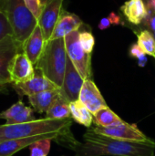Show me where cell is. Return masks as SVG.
<instances>
[{
    "label": "cell",
    "instance_id": "6da1fadb",
    "mask_svg": "<svg viewBox=\"0 0 155 156\" xmlns=\"http://www.w3.org/2000/svg\"><path fill=\"white\" fill-rule=\"evenodd\" d=\"M75 156H154L155 142L140 143L111 138L89 128L83 143L75 148Z\"/></svg>",
    "mask_w": 155,
    "mask_h": 156
},
{
    "label": "cell",
    "instance_id": "7a4b0ae2",
    "mask_svg": "<svg viewBox=\"0 0 155 156\" xmlns=\"http://www.w3.org/2000/svg\"><path fill=\"white\" fill-rule=\"evenodd\" d=\"M73 120L38 119L19 124H0V142L35 135H49L56 139L70 132Z\"/></svg>",
    "mask_w": 155,
    "mask_h": 156
},
{
    "label": "cell",
    "instance_id": "3957f363",
    "mask_svg": "<svg viewBox=\"0 0 155 156\" xmlns=\"http://www.w3.org/2000/svg\"><path fill=\"white\" fill-rule=\"evenodd\" d=\"M68 55L64 38L50 39L47 42L45 49L35 65L49 80L56 84L59 89L62 86Z\"/></svg>",
    "mask_w": 155,
    "mask_h": 156
},
{
    "label": "cell",
    "instance_id": "277c9868",
    "mask_svg": "<svg viewBox=\"0 0 155 156\" xmlns=\"http://www.w3.org/2000/svg\"><path fill=\"white\" fill-rule=\"evenodd\" d=\"M0 9L5 15L14 37L23 44L38 25L37 19L26 6L24 0H0Z\"/></svg>",
    "mask_w": 155,
    "mask_h": 156
},
{
    "label": "cell",
    "instance_id": "5b68a950",
    "mask_svg": "<svg viewBox=\"0 0 155 156\" xmlns=\"http://www.w3.org/2000/svg\"><path fill=\"white\" fill-rule=\"evenodd\" d=\"M67 55L80 76L86 80L91 79V54L85 52L79 42V30L67 35L65 37Z\"/></svg>",
    "mask_w": 155,
    "mask_h": 156
},
{
    "label": "cell",
    "instance_id": "8992f818",
    "mask_svg": "<svg viewBox=\"0 0 155 156\" xmlns=\"http://www.w3.org/2000/svg\"><path fill=\"white\" fill-rule=\"evenodd\" d=\"M91 128L94 132L98 133L115 139L131 141V142H140V143H146V142L153 141V139L145 135L137 127L136 124H130L124 122L123 121L108 127L95 126Z\"/></svg>",
    "mask_w": 155,
    "mask_h": 156
},
{
    "label": "cell",
    "instance_id": "52a82bcc",
    "mask_svg": "<svg viewBox=\"0 0 155 156\" xmlns=\"http://www.w3.org/2000/svg\"><path fill=\"white\" fill-rule=\"evenodd\" d=\"M21 51L22 43L14 36H7L0 40V87L10 83L9 65L14 57Z\"/></svg>",
    "mask_w": 155,
    "mask_h": 156
},
{
    "label": "cell",
    "instance_id": "ba28073f",
    "mask_svg": "<svg viewBox=\"0 0 155 156\" xmlns=\"http://www.w3.org/2000/svg\"><path fill=\"white\" fill-rule=\"evenodd\" d=\"M85 80L80 76L71 60L68 57L67 68L60 90V95L69 102H73L79 100L81 88Z\"/></svg>",
    "mask_w": 155,
    "mask_h": 156
},
{
    "label": "cell",
    "instance_id": "9c48e42d",
    "mask_svg": "<svg viewBox=\"0 0 155 156\" xmlns=\"http://www.w3.org/2000/svg\"><path fill=\"white\" fill-rule=\"evenodd\" d=\"M64 0H44L38 25L41 27L45 39L48 42L52 35L54 27L61 15Z\"/></svg>",
    "mask_w": 155,
    "mask_h": 156
},
{
    "label": "cell",
    "instance_id": "30bf717a",
    "mask_svg": "<svg viewBox=\"0 0 155 156\" xmlns=\"http://www.w3.org/2000/svg\"><path fill=\"white\" fill-rule=\"evenodd\" d=\"M12 88L16 90V92L20 96H32L37 93L59 89L56 84H54L51 80H49L38 69L35 68V75L32 79L26 82L22 83H11Z\"/></svg>",
    "mask_w": 155,
    "mask_h": 156
},
{
    "label": "cell",
    "instance_id": "8fae6325",
    "mask_svg": "<svg viewBox=\"0 0 155 156\" xmlns=\"http://www.w3.org/2000/svg\"><path fill=\"white\" fill-rule=\"evenodd\" d=\"M10 84L22 83L29 80L35 75V66L23 52L17 53L12 59L8 68Z\"/></svg>",
    "mask_w": 155,
    "mask_h": 156
},
{
    "label": "cell",
    "instance_id": "7c38bea8",
    "mask_svg": "<svg viewBox=\"0 0 155 156\" xmlns=\"http://www.w3.org/2000/svg\"><path fill=\"white\" fill-rule=\"evenodd\" d=\"M79 101H81L92 114L99 110L107 107V103L103 96L91 79L84 81L79 93Z\"/></svg>",
    "mask_w": 155,
    "mask_h": 156
},
{
    "label": "cell",
    "instance_id": "4fadbf2b",
    "mask_svg": "<svg viewBox=\"0 0 155 156\" xmlns=\"http://www.w3.org/2000/svg\"><path fill=\"white\" fill-rule=\"evenodd\" d=\"M46 44L47 41L39 25L36 27L31 35L22 44L23 52L27 56V58L34 64V66L37 64L39 58L41 57L45 49Z\"/></svg>",
    "mask_w": 155,
    "mask_h": 156
},
{
    "label": "cell",
    "instance_id": "5bb4252c",
    "mask_svg": "<svg viewBox=\"0 0 155 156\" xmlns=\"http://www.w3.org/2000/svg\"><path fill=\"white\" fill-rule=\"evenodd\" d=\"M81 26L82 21L77 15L62 10L61 15L54 27L50 39L64 38L71 32L79 30Z\"/></svg>",
    "mask_w": 155,
    "mask_h": 156
},
{
    "label": "cell",
    "instance_id": "9a60e30c",
    "mask_svg": "<svg viewBox=\"0 0 155 156\" xmlns=\"http://www.w3.org/2000/svg\"><path fill=\"white\" fill-rule=\"evenodd\" d=\"M50 138L55 140L54 137L49 135H35L20 139H13L0 142V156H12L16 153L21 151L26 147H29L32 144L42 139Z\"/></svg>",
    "mask_w": 155,
    "mask_h": 156
},
{
    "label": "cell",
    "instance_id": "2e32d148",
    "mask_svg": "<svg viewBox=\"0 0 155 156\" xmlns=\"http://www.w3.org/2000/svg\"><path fill=\"white\" fill-rule=\"evenodd\" d=\"M59 89L45 90L35 95L29 96L28 101L35 112L42 114L46 113L48 110L52 106V104L60 97Z\"/></svg>",
    "mask_w": 155,
    "mask_h": 156
},
{
    "label": "cell",
    "instance_id": "e0dca14e",
    "mask_svg": "<svg viewBox=\"0 0 155 156\" xmlns=\"http://www.w3.org/2000/svg\"><path fill=\"white\" fill-rule=\"evenodd\" d=\"M121 10L127 20L133 25H140L147 16V6L143 0H127Z\"/></svg>",
    "mask_w": 155,
    "mask_h": 156
},
{
    "label": "cell",
    "instance_id": "ac0fdd59",
    "mask_svg": "<svg viewBox=\"0 0 155 156\" xmlns=\"http://www.w3.org/2000/svg\"><path fill=\"white\" fill-rule=\"evenodd\" d=\"M70 117L76 122L83 125L86 128H90L93 122V114L88 108L79 100L69 103Z\"/></svg>",
    "mask_w": 155,
    "mask_h": 156
},
{
    "label": "cell",
    "instance_id": "d6986e66",
    "mask_svg": "<svg viewBox=\"0 0 155 156\" xmlns=\"http://www.w3.org/2000/svg\"><path fill=\"white\" fill-rule=\"evenodd\" d=\"M67 100L60 96L46 112V118L54 120H65L70 118V107Z\"/></svg>",
    "mask_w": 155,
    "mask_h": 156
},
{
    "label": "cell",
    "instance_id": "ffe728a7",
    "mask_svg": "<svg viewBox=\"0 0 155 156\" xmlns=\"http://www.w3.org/2000/svg\"><path fill=\"white\" fill-rule=\"evenodd\" d=\"M122 122V118L118 116L108 106L104 107L93 114V122L96 126L108 127Z\"/></svg>",
    "mask_w": 155,
    "mask_h": 156
},
{
    "label": "cell",
    "instance_id": "44dd1931",
    "mask_svg": "<svg viewBox=\"0 0 155 156\" xmlns=\"http://www.w3.org/2000/svg\"><path fill=\"white\" fill-rule=\"evenodd\" d=\"M137 44L143 49V51L155 58V38L153 34L148 30L144 29L137 34Z\"/></svg>",
    "mask_w": 155,
    "mask_h": 156
},
{
    "label": "cell",
    "instance_id": "7402d4cb",
    "mask_svg": "<svg viewBox=\"0 0 155 156\" xmlns=\"http://www.w3.org/2000/svg\"><path fill=\"white\" fill-rule=\"evenodd\" d=\"M52 141L53 140L50 138H46L32 144L29 146L30 156H48Z\"/></svg>",
    "mask_w": 155,
    "mask_h": 156
},
{
    "label": "cell",
    "instance_id": "603a6c76",
    "mask_svg": "<svg viewBox=\"0 0 155 156\" xmlns=\"http://www.w3.org/2000/svg\"><path fill=\"white\" fill-rule=\"evenodd\" d=\"M35 120L36 119L33 113V109L28 106H25L12 120L5 122V124H19L29 122Z\"/></svg>",
    "mask_w": 155,
    "mask_h": 156
},
{
    "label": "cell",
    "instance_id": "cb8c5ba5",
    "mask_svg": "<svg viewBox=\"0 0 155 156\" xmlns=\"http://www.w3.org/2000/svg\"><path fill=\"white\" fill-rule=\"evenodd\" d=\"M79 42L85 52L91 54L95 46V38L90 31L84 30L80 31L79 29Z\"/></svg>",
    "mask_w": 155,
    "mask_h": 156
},
{
    "label": "cell",
    "instance_id": "d4e9b609",
    "mask_svg": "<svg viewBox=\"0 0 155 156\" xmlns=\"http://www.w3.org/2000/svg\"><path fill=\"white\" fill-rule=\"evenodd\" d=\"M25 106L26 105L24 104V102L22 101V100H19L17 102L14 103L7 110L0 112V120H5L6 122L12 120Z\"/></svg>",
    "mask_w": 155,
    "mask_h": 156
},
{
    "label": "cell",
    "instance_id": "484cf974",
    "mask_svg": "<svg viewBox=\"0 0 155 156\" xmlns=\"http://www.w3.org/2000/svg\"><path fill=\"white\" fill-rule=\"evenodd\" d=\"M129 54L132 58H134L138 60V65L142 68H143L147 61L148 58L146 57V54L143 51V49L140 48V46L136 43V44H132L129 50Z\"/></svg>",
    "mask_w": 155,
    "mask_h": 156
},
{
    "label": "cell",
    "instance_id": "4316f807",
    "mask_svg": "<svg viewBox=\"0 0 155 156\" xmlns=\"http://www.w3.org/2000/svg\"><path fill=\"white\" fill-rule=\"evenodd\" d=\"M7 36H14L13 29L3 11L0 9V40Z\"/></svg>",
    "mask_w": 155,
    "mask_h": 156
},
{
    "label": "cell",
    "instance_id": "83f0119b",
    "mask_svg": "<svg viewBox=\"0 0 155 156\" xmlns=\"http://www.w3.org/2000/svg\"><path fill=\"white\" fill-rule=\"evenodd\" d=\"M24 2H25L26 6L28 8V10L38 20L42 12L43 2L41 0H24Z\"/></svg>",
    "mask_w": 155,
    "mask_h": 156
},
{
    "label": "cell",
    "instance_id": "f1b7e54d",
    "mask_svg": "<svg viewBox=\"0 0 155 156\" xmlns=\"http://www.w3.org/2000/svg\"><path fill=\"white\" fill-rule=\"evenodd\" d=\"M120 21H121V18L118 15H116L114 12L111 13V15L108 16V17H104L102 18L100 23H99V28L100 30H104V29H107L108 27H110L111 25H118L120 24Z\"/></svg>",
    "mask_w": 155,
    "mask_h": 156
},
{
    "label": "cell",
    "instance_id": "f546056e",
    "mask_svg": "<svg viewBox=\"0 0 155 156\" xmlns=\"http://www.w3.org/2000/svg\"><path fill=\"white\" fill-rule=\"evenodd\" d=\"M146 6H147V16L143 20V23L147 27L148 30H150L152 33H155V11L150 5L146 4Z\"/></svg>",
    "mask_w": 155,
    "mask_h": 156
},
{
    "label": "cell",
    "instance_id": "4dcf8cb0",
    "mask_svg": "<svg viewBox=\"0 0 155 156\" xmlns=\"http://www.w3.org/2000/svg\"><path fill=\"white\" fill-rule=\"evenodd\" d=\"M147 4L150 5L155 11V0H148V1H147Z\"/></svg>",
    "mask_w": 155,
    "mask_h": 156
},
{
    "label": "cell",
    "instance_id": "1f68e13d",
    "mask_svg": "<svg viewBox=\"0 0 155 156\" xmlns=\"http://www.w3.org/2000/svg\"><path fill=\"white\" fill-rule=\"evenodd\" d=\"M153 37H154V38H155V33H153Z\"/></svg>",
    "mask_w": 155,
    "mask_h": 156
},
{
    "label": "cell",
    "instance_id": "d6a6232c",
    "mask_svg": "<svg viewBox=\"0 0 155 156\" xmlns=\"http://www.w3.org/2000/svg\"><path fill=\"white\" fill-rule=\"evenodd\" d=\"M0 90H2V87H0Z\"/></svg>",
    "mask_w": 155,
    "mask_h": 156
}]
</instances>
